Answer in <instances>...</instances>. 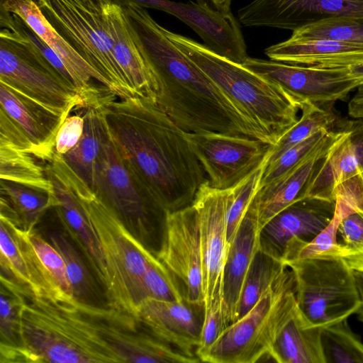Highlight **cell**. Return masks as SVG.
I'll return each mask as SVG.
<instances>
[{"mask_svg": "<svg viewBox=\"0 0 363 363\" xmlns=\"http://www.w3.org/2000/svg\"><path fill=\"white\" fill-rule=\"evenodd\" d=\"M350 74L363 86V62L349 67Z\"/></svg>", "mask_w": 363, "mask_h": 363, "instance_id": "cell-49", "label": "cell"}, {"mask_svg": "<svg viewBox=\"0 0 363 363\" xmlns=\"http://www.w3.org/2000/svg\"><path fill=\"white\" fill-rule=\"evenodd\" d=\"M185 136L209 184L228 189L264 164L272 145L246 136L220 133H187Z\"/></svg>", "mask_w": 363, "mask_h": 363, "instance_id": "cell-12", "label": "cell"}, {"mask_svg": "<svg viewBox=\"0 0 363 363\" xmlns=\"http://www.w3.org/2000/svg\"><path fill=\"white\" fill-rule=\"evenodd\" d=\"M0 109L21 129L34 146L36 157L52 161L57 133L67 116L58 114L0 82Z\"/></svg>", "mask_w": 363, "mask_h": 363, "instance_id": "cell-21", "label": "cell"}, {"mask_svg": "<svg viewBox=\"0 0 363 363\" xmlns=\"http://www.w3.org/2000/svg\"><path fill=\"white\" fill-rule=\"evenodd\" d=\"M238 16L246 27L293 31L327 18H363V0H252Z\"/></svg>", "mask_w": 363, "mask_h": 363, "instance_id": "cell-15", "label": "cell"}, {"mask_svg": "<svg viewBox=\"0 0 363 363\" xmlns=\"http://www.w3.org/2000/svg\"><path fill=\"white\" fill-rule=\"evenodd\" d=\"M110 95L84 107V128L82 135L71 150L60 155L91 190L94 184L96 160L108 135L101 104Z\"/></svg>", "mask_w": 363, "mask_h": 363, "instance_id": "cell-28", "label": "cell"}, {"mask_svg": "<svg viewBox=\"0 0 363 363\" xmlns=\"http://www.w3.org/2000/svg\"><path fill=\"white\" fill-rule=\"evenodd\" d=\"M230 199V189H215L207 179L192 202L199 220L204 319L220 317L229 325L223 302V284L230 245L227 240L226 230Z\"/></svg>", "mask_w": 363, "mask_h": 363, "instance_id": "cell-11", "label": "cell"}, {"mask_svg": "<svg viewBox=\"0 0 363 363\" xmlns=\"http://www.w3.org/2000/svg\"><path fill=\"white\" fill-rule=\"evenodd\" d=\"M354 275L362 299V304L356 313L358 319L363 323V272H354Z\"/></svg>", "mask_w": 363, "mask_h": 363, "instance_id": "cell-48", "label": "cell"}, {"mask_svg": "<svg viewBox=\"0 0 363 363\" xmlns=\"http://www.w3.org/2000/svg\"><path fill=\"white\" fill-rule=\"evenodd\" d=\"M337 233L342 240L344 256L363 251V213L356 211L343 217Z\"/></svg>", "mask_w": 363, "mask_h": 363, "instance_id": "cell-42", "label": "cell"}, {"mask_svg": "<svg viewBox=\"0 0 363 363\" xmlns=\"http://www.w3.org/2000/svg\"><path fill=\"white\" fill-rule=\"evenodd\" d=\"M234 0H196L201 4H204L215 10L222 12L231 11V4Z\"/></svg>", "mask_w": 363, "mask_h": 363, "instance_id": "cell-46", "label": "cell"}, {"mask_svg": "<svg viewBox=\"0 0 363 363\" xmlns=\"http://www.w3.org/2000/svg\"><path fill=\"white\" fill-rule=\"evenodd\" d=\"M169 39L277 141L299 119L303 104L277 84L220 56L204 44L163 28Z\"/></svg>", "mask_w": 363, "mask_h": 363, "instance_id": "cell-5", "label": "cell"}, {"mask_svg": "<svg viewBox=\"0 0 363 363\" xmlns=\"http://www.w3.org/2000/svg\"><path fill=\"white\" fill-rule=\"evenodd\" d=\"M95 167L93 191L143 243L147 230L164 226L167 212L121 156L109 134Z\"/></svg>", "mask_w": 363, "mask_h": 363, "instance_id": "cell-10", "label": "cell"}, {"mask_svg": "<svg viewBox=\"0 0 363 363\" xmlns=\"http://www.w3.org/2000/svg\"><path fill=\"white\" fill-rule=\"evenodd\" d=\"M143 286L145 299L152 298L168 301L184 299L178 281L157 255L148 264L143 277Z\"/></svg>", "mask_w": 363, "mask_h": 363, "instance_id": "cell-40", "label": "cell"}, {"mask_svg": "<svg viewBox=\"0 0 363 363\" xmlns=\"http://www.w3.org/2000/svg\"><path fill=\"white\" fill-rule=\"evenodd\" d=\"M320 329L308 323L296 303L280 328L268 357L278 363H324Z\"/></svg>", "mask_w": 363, "mask_h": 363, "instance_id": "cell-27", "label": "cell"}, {"mask_svg": "<svg viewBox=\"0 0 363 363\" xmlns=\"http://www.w3.org/2000/svg\"><path fill=\"white\" fill-rule=\"evenodd\" d=\"M334 130H320L306 140L295 145L276 161L264 167L259 188H261L282 177L301 161H303L313 150Z\"/></svg>", "mask_w": 363, "mask_h": 363, "instance_id": "cell-39", "label": "cell"}, {"mask_svg": "<svg viewBox=\"0 0 363 363\" xmlns=\"http://www.w3.org/2000/svg\"><path fill=\"white\" fill-rule=\"evenodd\" d=\"M22 298L13 280L1 274L0 351L19 343V310Z\"/></svg>", "mask_w": 363, "mask_h": 363, "instance_id": "cell-37", "label": "cell"}, {"mask_svg": "<svg viewBox=\"0 0 363 363\" xmlns=\"http://www.w3.org/2000/svg\"><path fill=\"white\" fill-rule=\"evenodd\" d=\"M0 82L60 115L86 106L30 41L5 28L0 32Z\"/></svg>", "mask_w": 363, "mask_h": 363, "instance_id": "cell-9", "label": "cell"}, {"mask_svg": "<svg viewBox=\"0 0 363 363\" xmlns=\"http://www.w3.org/2000/svg\"><path fill=\"white\" fill-rule=\"evenodd\" d=\"M363 174V118L342 126L321 164L313 175L306 197L335 200L337 188Z\"/></svg>", "mask_w": 363, "mask_h": 363, "instance_id": "cell-20", "label": "cell"}, {"mask_svg": "<svg viewBox=\"0 0 363 363\" xmlns=\"http://www.w3.org/2000/svg\"><path fill=\"white\" fill-rule=\"evenodd\" d=\"M0 10L18 16L52 49L86 106L112 93L104 78L57 31L34 0H0Z\"/></svg>", "mask_w": 363, "mask_h": 363, "instance_id": "cell-16", "label": "cell"}, {"mask_svg": "<svg viewBox=\"0 0 363 363\" xmlns=\"http://www.w3.org/2000/svg\"><path fill=\"white\" fill-rule=\"evenodd\" d=\"M116 60L135 95L154 99L157 81L133 37L123 8L110 1L101 4Z\"/></svg>", "mask_w": 363, "mask_h": 363, "instance_id": "cell-22", "label": "cell"}, {"mask_svg": "<svg viewBox=\"0 0 363 363\" xmlns=\"http://www.w3.org/2000/svg\"><path fill=\"white\" fill-rule=\"evenodd\" d=\"M1 274L26 286L35 296L56 300L55 293L26 231L0 216Z\"/></svg>", "mask_w": 363, "mask_h": 363, "instance_id": "cell-23", "label": "cell"}, {"mask_svg": "<svg viewBox=\"0 0 363 363\" xmlns=\"http://www.w3.org/2000/svg\"><path fill=\"white\" fill-rule=\"evenodd\" d=\"M138 319L155 337L190 357L199 359L196 352L203 324V304L185 299L168 301L147 298L140 305Z\"/></svg>", "mask_w": 363, "mask_h": 363, "instance_id": "cell-18", "label": "cell"}, {"mask_svg": "<svg viewBox=\"0 0 363 363\" xmlns=\"http://www.w3.org/2000/svg\"><path fill=\"white\" fill-rule=\"evenodd\" d=\"M290 38L296 40L324 39L363 45V18L321 20L293 30Z\"/></svg>", "mask_w": 363, "mask_h": 363, "instance_id": "cell-36", "label": "cell"}, {"mask_svg": "<svg viewBox=\"0 0 363 363\" xmlns=\"http://www.w3.org/2000/svg\"><path fill=\"white\" fill-rule=\"evenodd\" d=\"M0 142L9 144L36 157L34 146L21 129L0 109Z\"/></svg>", "mask_w": 363, "mask_h": 363, "instance_id": "cell-44", "label": "cell"}, {"mask_svg": "<svg viewBox=\"0 0 363 363\" xmlns=\"http://www.w3.org/2000/svg\"><path fill=\"white\" fill-rule=\"evenodd\" d=\"M133 37L157 81L155 102L187 133L246 136L274 145L234 101L166 35L145 7H123Z\"/></svg>", "mask_w": 363, "mask_h": 363, "instance_id": "cell-2", "label": "cell"}, {"mask_svg": "<svg viewBox=\"0 0 363 363\" xmlns=\"http://www.w3.org/2000/svg\"><path fill=\"white\" fill-rule=\"evenodd\" d=\"M36 157L0 142V179L53 193L45 165Z\"/></svg>", "mask_w": 363, "mask_h": 363, "instance_id": "cell-30", "label": "cell"}, {"mask_svg": "<svg viewBox=\"0 0 363 363\" xmlns=\"http://www.w3.org/2000/svg\"><path fill=\"white\" fill-rule=\"evenodd\" d=\"M320 345L324 363H363V343L347 319L321 328Z\"/></svg>", "mask_w": 363, "mask_h": 363, "instance_id": "cell-34", "label": "cell"}, {"mask_svg": "<svg viewBox=\"0 0 363 363\" xmlns=\"http://www.w3.org/2000/svg\"><path fill=\"white\" fill-rule=\"evenodd\" d=\"M84 128L83 108V111L75 115H69L63 122L57 135L55 153L62 156L71 150L81 138Z\"/></svg>", "mask_w": 363, "mask_h": 363, "instance_id": "cell-43", "label": "cell"}, {"mask_svg": "<svg viewBox=\"0 0 363 363\" xmlns=\"http://www.w3.org/2000/svg\"><path fill=\"white\" fill-rule=\"evenodd\" d=\"M16 286L22 298L19 343L0 351L1 363L123 362L128 330L116 311L76 299L61 303Z\"/></svg>", "mask_w": 363, "mask_h": 363, "instance_id": "cell-3", "label": "cell"}, {"mask_svg": "<svg viewBox=\"0 0 363 363\" xmlns=\"http://www.w3.org/2000/svg\"><path fill=\"white\" fill-rule=\"evenodd\" d=\"M342 257L353 271L363 272V251L348 254Z\"/></svg>", "mask_w": 363, "mask_h": 363, "instance_id": "cell-45", "label": "cell"}, {"mask_svg": "<svg viewBox=\"0 0 363 363\" xmlns=\"http://www.w3.org/2000/svg\"><path fill=\"white\" fill-rule=\"evenodd\" d=\"M0 186L1 198L11 209V221L26 232L34 230L44 213L57 205L54 191L50 193L3 179Z\"/></svg>", "mask_w": 363, "mask_h": 363, "instance_id": "cell-29", "label": "cell"}, {"mask_svg": "<svg viewBox=\"0 0 363 363\" xmlns=\"http://www.w3.org/2000/svg\"><path fill=\"white\" fill-rule=\"evenodd\" d=\"M341 130L334 129L297 166L258 189L247 210L255 215L260 229L281 211L306 197V191L313 175Z\"/></svg>", "mask_w": 363, "mask_h": 363, "instance_id": "cell-19", "label": "cell"}, {"mask_svg": "<svg viewBox=\"0 0 363 363\" xmlns=\"http://www.w3.org/2000/svg\"><path fill=\"white\" fill-rule=\"evenodd\" d=\"M48 238L65 261L74 298L96 306L97 290L78 250L66 236L59 232L50 231Z\"/></svg>", "mask_w": 363, "mask_h": 363, "instance_id": "cell-33", "label": "cell"}, {"mask_svg": "<svg viewBox=\"0 0 363 363\" xmlns=\"http://www.w3.org/2000/svg\"><path fill=\"white\" fill-rule=\"evenodd\" d=\"M97 2H99V4H103L106 1H110V0H96Z\"/></svg>", "mask_w": 363, "mask_h": 363, "instance_id": "cell-50", "label": "cell"}, {"mask_svg": "<svg viewBox=\"0 0 363 363\" xmlns=\"http://www.w3.org/2000/svg\"><path fill=\"white\" fill-rule=\"evenodd\" d=\"M111 95L101 109L118 152L168 212L190 206L206 174L185 131L150 98Z\"/></svg>", "mask_w": 363, "mask_h": 363, "instance_id": "cell-1", "label": "cell"}, {"mask_svg": "<svg viewBox=\"0 0 363 363\" xmlns=\"http://www.w3.org/2000/svg\"><path fill=\"white\" fill-rule=\"evenodd\" d=\"M264 165L230 188V203L226 216L227 240L230 245L259 189Z\"/></svg>", "mask_w": 363, "mask_h": 363, "instance_id": "cell-38", "label": "cell"}, {"mask_svg": "<svg viewBox=\"0 0 363 363\" xmlns=\"http://www.w3.org/2000/svg\"><path fill=\"white\" fill-rule=\"evenodd\" d=\"M78 196L100 244L106 266L108 307L135 318L145 300L143 280L152 253L116 213L64 162L54 169Z\"/></svg>", "mask_w": 363, "mask_h": 363, "instance_id": "cell-4", "label": "cell"}, {"mask_svg": "<svg viewBox=\"0 0 363 363\" xmlns=\"http://www.w3.org/2000/svg\"><path fill=\"white\" fill-rule=\"evenodd\" d=\"M287 267L283 261L259 247L244 281L237 319L253 307L262 294L281 276Z\"/></svg>", "mask_w": 363, "mask_h": 363, "instance_id": "cell-31", "label": "cell"}, {"mask_svg": "<svg viewBox=\"0 0 363 363\" xmlns=\"http://www.w3.org/2000/svg\"><path fill=\"white\" fill-rule=\"evenodd\" d=\"M111 2L124 7L130 4H135L145 8L159 9L161 0H110Z\"/></svg>", "mask_w": 363, "mask_h": 363, "instance_id": "cell-47", "label": "cell"}, {"mask_svg": "<svg viewBox=\"0 0 363 363\" xmlns=\"http://www.w3.org/2000/svg\"><path fill=\"white\" fill-rule=\"evenodd\" d=\"M335 201L305 197L270 219L259 232V248L283 261L289 244L295 240L309 242L330 222Z\"/></svg>", "mask_w": 363, "mask_h": 363, "instance_id": "cell-17", "label": "cell"}, {"mask_svg": "<svg viewBox=\"0 0 363 363\" xmlns=\"http://www.w3.org/2000/svg\"><path fill=\"white\" fill-rule=\"evenodd\" d=\"M57 199L53 208L72 240L85 255L87 262L104 288L107 271L100 244L82 205L72 187L50 165H45Z\"/></svg>", "mask_w": 363, "mask_h": 363, "instance_id": "cell-24", "label": "cell"}, {"mask_svg": "<svg viewBox=\"0 0 363 363\" xmlns=\"http://www.w3.org/2000/svg\"><path fill=\"white\" fill-rule=\"evenodd\" d=\"M269 60L317 67H349L363 62V45L330 40L289 38L264 50Z\"/></svg>", "mask_w": 363, "mask_h": 363, "instance_id": "cell-25", "label": "cell"}, {"mask_svg": "<svg viewBox=\"0 0 363 363\" xmlns=\"http://www.w3.org/2000/svg\"><path fill=\"white\" fill-rule=\"evenodd\" d=\"M69 44L106 80L119 99L135 96L112 50L102 4L96 0H34Z\"/></svg>", "mask_w": 363, "mask_h": 363, "instance_id": "cell-7", "label": "cell"}, {"mask_svg": "<svg viewBox=\"0 0 363 363\" xmlns=\"http://www.w3.org/2000/svg\"><path fill=\"white\" fill-rule=\"evenodd\" d=\"M343 217H345L344 215L335 209L334 216L328 225L313 240L302 246L293 260L342 257L344 249L342 245L337 242V234L339 224Z\"/></svg>", "mask_w": 363, "mask_h": 363, "instance_id": "cell-41", "label": "cell"}, {"mask_svg": "<svg viewBox=\"0 0 363 363\" xmlns=\"http://www.w3.org/2000/svg\"><path fill=\"white\" fill-rule=\"evenodd\" d=\"M259 232L256 217L247 210L230 243L223 272V302L230 324L238 318L244 281L259 247Z\"/></svg>", "mask_w": 363, "mask_h": 363, "instance_id": "cell-26", "label": "cell"}, {"mask_svg": "<svg viewBox=\"0 0 363 363\" xmlns=\"http://www.w3.org/2000/svg\"><path fill=\"white\" fill-rule=\"evenodd\" d=\"M335 125L336 116L330 108L303 104L298 121L272 146L264 167L272 164L289 149L318 131L333 129Z\"/></svg>", "mask_w": 363, "mask_h": 363, "instance_id": "cell-32", "label": "cell"}, {"mask_svg": "<svg viewBox=\"0 0 363 363\" xmlns=\"http://www.w3.org/2000/svg\"><path fill=\"white\" fill-rule=\"evenodd\" d=\"M26 233L55 293L56 301L61 303H72L75 298L62 255L35 229Z\"/></svg>", "mask_w": 363, "mask_h": 363, "instance_id": "cell-35", "label": "cell"}, {"mask_svg": "<svg viewBox=\"0 0 363 363\" xmlns=\"http://www.w3.org/2000/svg\"><path fill=\"white\" fill-rule=\"evenodd\" d=\"M286 264L294 274L297 306L311 325L336 323L359 308L354 272L343 257L295 259Z\"/></svg>", "mask_w": 363, "mask_h": 363, "instance_id": "cell-8", "label": "cell"}, {"mask_svg": "<svg viewBox=\"0 0 363 363\" xmlns=\"http://www.w3.org/2000/svg\"><path fill=\"white\" fill-rule=\"evenodd\" d=\"M156 255L178 281L184 299L203 304L199 220L192 203L167 213Z\"/></svg>", "mask_w": 363, "mask_h": 363, "instance_id": "cell-14", "label": "cell"}, {"mask_svg": "<svg viewBox=\"0 0 363 363\" xmlns=\"http://www.w3.org/2000/svg\"><path fill=\"white\" fill-rule=\"evenodd\" d=\"M296 303L295 279L287 267L253 307L228 325L199 359L211 363L264 361Z\"/></svg>", "mask_w": 363, "mask_h": 363, "instance_id": "cell-6", "label": "cell"}, {"mask_svg": "<svg viewBox=\"0 0 363 363\" xmlns=\"http://www.w3.org/2000/svg\"><path fill=\"white\" fill-rule=\"evenodd\" d=\"M243 66L279 85L302 104L325 108L359 86L349 67H317L247 57Z\"/></svg>", "mask_w": 363, "mask_h": 363, "instance_id": "cell-13", "label": "cell"}]
</instances>
